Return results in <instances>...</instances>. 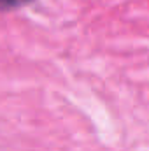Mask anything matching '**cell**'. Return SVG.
Here are the masks:
<instances>
[{
  "label": "cell",
  "instance_id": "obj_1",
  "mask_svg": "<svg viewBox=\"0 0 149 151\" xmlns=\"http://www.w3.org/2000/svg\"><path fill=\"white\" fill-rule=\"evenodd\" d=\"M34 0H0V11H11L27 4H32Z\"/></svg>",
  "mask_w": 149,
  "mask_h": 151
}]
</instances>
